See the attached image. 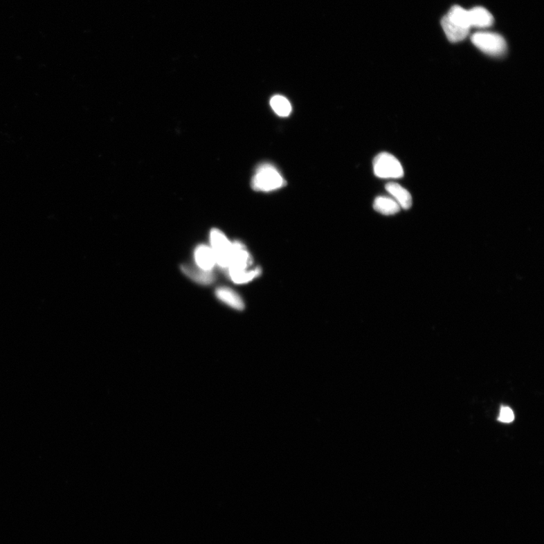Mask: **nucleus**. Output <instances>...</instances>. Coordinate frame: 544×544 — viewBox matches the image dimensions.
<instances>
[{
	"mask_svg": "<svg viewBox=\"0 0 544 544\" xmlns=\"http://www.w3.org/2000/svg\"><path fill=\"white\" fill-rule=\"evenodd\" d=\"M286 184L281 173L271 163L259 165L251 180L253 190L261 192H274Z\"/></svg>",
	"mask_w": 544,
	"mask_h": 544,
	"instance_id": "1",
	"label": "nucleus"
},
{
	"mask_svg": "<svg viewBox=\"0 0 544 544\" xmlns=\"http://www.w3.org/2000/svg\"><path fill=\"white\" fill-rule=\"evenodd\" d=\"M473 44L485 54L502 56L507 51V44L504 37L489 32H478L472 36Z\"/></svg>",
	"mask_w": 544,
	"mask_h": 544,
	"instance_id": "2",
	"label": "nucleus"
},
{
	"mask_svg": "<svg viewBox=\"0 0 544 544\" xmlns=\"http://www.w3.org/2000/svg\"><path fill=\"white\" fill-rule=\"evenodd\" d=\"M375 175L381 179H399L404 176L401 163L389 153H381L374 160Z\"/></svg>",
	"mask_w": 544,
	"mask_h": 544,
	"instance_id": "3",
	"label": "nucleus"
},
{
	"mask_svg": "<svg viewBox=\"0 0 544 544\" xmlns=\"http://www.w3.org/2000/svg\"><path fill=\"white\" fill-rule=\"evenodd\" d=\"M211 249L215 255L217 265L228 269L232 253L233 242L219 229H212L210 233Z\"/></svg>",
	"mask_w": 544,
	"mask_h": 544,
	"instance_id": "4",
	"label": "nucleus"
},
{
	"mask_svg": "<svg viewBox=\"0 0 544 544\" xmlns=\"http://www.w3.org/2000/svg\"><path fill=\"white\" fill-rule=\"evenodd\" d=\"M253 259L246 246L239 242H233L228 272H237L251 269Z\"/></svg>",
	"mask_w": 544,
	"mask_h": 544,
	"instance_id": "5",
	"label": "nucleus"
},
{
	"mask_svg": "<svg viewBox=\"0 0 544 544\" xmlns=\"http://www.w3.org/2000/svg\"><path fill=\"white\" fill-rule=\"evenodd\" d=\"M181 269L187 277L199 284L209 285L213 283L216 279L212 271L204 270L197 266L187 264V265L181 266Z\"/></svg>",
	"mask_w": 544,
	"mask_h": 544,
	"instance_id": "6",
	"label": "nucleus"
},
{
	"mask_svg": "<svg viewBox=\"0 0 544 544\" xmlns=\"http://www.w3.org/2000/svg\"><path fill=\"white\" fill-rule=\"evenodd\" d=\"M194 260L197 266L204 270L212 271L217 265L215 255L211 247L208 245L201 244L197 247L194 251Z\"/></svg>",
	"mask_w": 544,
	"mask_h": 544,
	"instance_id": "7",
	"label": "nucleus"
},
{
	"mask_svg": "<svg viewBox=\"0 0 544 544\" xmlns=\"http://www.w3.org/2000/svg\"><path fill=\"white\" fill-rule=\"evenodd\" d=\"M386 189L399 203L401 208L408 210L411 208L412 197L405 188L398 183H390L386 185Z\"/></svg>",
	"mask_w": 544,
	"mask_h": 544,
	"instance_id": "8",
	"label": "nucleus"
},
{
	"mask_svg": "<svg viewBox=\"0 0 544 544\" xmlns=\"http://www.w3.org/2000/svg\"><path fill=\"white\" fill-rule=\"evenodd\" d=\"M216 296L220 301L234 309L242 311L244 309V302L240 295H238L229 287H222L218 288L216 291Z\"/></svg>",
	"mask_w": 544,
	"mask_h": 544,
	"instance_id": "9",
	"label": "nucleus"
},
{
	"mask_svg": "<svg viewBox=\"0 0 544 544\" xmlns=\"http://www.w3.org/2000/svg\"><path fill=\"white\" fill-rule=\"evenodd\" d=\"M442 26L448 39L452 43H457L464 40L469 35V29L461 28L449 20L445 15L442 20Z\"/></svg>",
	"mask_w": 544,
	"mask_h": 544,
	"instance_id": "10",
	"label": "nucleus"
},
{
	"mask_svg": "<svg viewBox=\"0 0 544 544\" xmlns=\"http://www.w3.org/2000/svg\"><path fill=\"white\" fill-rule=\"evenodd\" d=\"M471 27L485 28L492 26V15L482 7H475L469 11Z\"/></svg>",
	"mask_w": 544,
	"mask_h": 544,
	"instance_id": "11",
	"label": "nucleus"
},
{
	"mask_svg": "<svg viewBox=\"0 0 544 544\" xmlns=\"http://www.w3.org/2000/svg\"><path fill=\"white\" fill-rule=\"evenodd\" d=\"M374 208L378 212L383 214L385 216H392L398 213L400 210V206L391 197L381 196L377 197L374 203Z\"/></svg>",
	"mask_w": 544,
	"mask_h": 544,
	"instance_id": "12",
	"label": "nucleus"
},
{
	"mask_svg": "<svg viewBox=\"0 0 544 544\" xmlns=\"http://www.w3.org/2000/svg\"><path fill=\"white\" fill-rule=\"evenodd\" d=\"M447 16L449 20L453 24H457V26L461 28L471 29V18H469V11L464 10V8L458 6H453Z\"/></svg>",
	"mask_w": 544,
	"mask_h": 544,
	"instance_id": "13",
	"label": "nucleus"
},
{
	"mask_svg": "<svg viewBox=\"0 0 544 544\" xmlns=\"http://www.w3.org/2000/svg\"><path fill=\"white\" fill-rule=\"evenodd\" d=\"M262 273L260 268L249 269L241 271L230 272L229 277L232 281L237 284L249 283L255 278H258Z\"/></svg>",
	"mask_w": 544,
	"mask_h": 544,
	"instance_id": "14",
	"label": "nucleus"
},
{
	"mask_svg": "<svg viewBox=\"0 0 544 544\" xmlns=\"http://www.w3.org/2000/svg\"><path fill=\"white\" fill-rule=\"evenodd\" d=\"M270 105L272 110L280 117L289 116L292 111V106L287 98L282 96H275L271 98Z\"/></svg>",
	"mask_w": 544,
	"mask_h": 544,
	"instance_id": "15",
	"label": "nucleus"
},
{
	"mask_svg": "<svg viewBox=\"0 0 544 544\" xmlns=\"http://www.w3.org/2000/svg\"><path fill=\"white\" fill-rule=\"evenodd\" d=\"M515 419L514 411L509 407H501L498 416L499 421L505 424L512 423Z\"/></svg>",
	"mask_w": 544,
	"mask_h": 544,
	"instance_id": "16",
	"label": "nucleus"
}]
</instances>
